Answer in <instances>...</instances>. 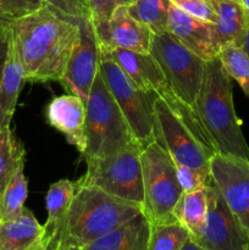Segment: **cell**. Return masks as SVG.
Wrapping results in <instances>:
<instances>
[{
	"label": "cell",
	"mask_w": 249,
	"mask_h": 250,
	"mask_svg": "<svg viewBox=\"0 0 249 250\" xmlns=\"http://www.w3.org/2000/svg\"><path fill=\"white\" fill-rule=\"evenodd\" d=\"M76 188H77L76 182H72L70 180L56 181L49 187L48 193L45 195L48 219L44 225L45 236L43 239L46 250L55 249L59 233H60L68 209L72 204Z\"/></svg>",
	"instance_id": "21"
},
{
	"label": "cell",
	"mask_w": 249,
	"mask_h": 250,
	"mask_svg": "<svg viewBox=\"0 0 249 250\" xmlns=\"http://www.w3.org/2000/svg\"><path fill=\"white\" fill-rule=\"evenodd\" d=\"M100 73L121 109L132 133L142 146L155 141L154 137V102L155 93L142 90L127 77L126 73L109 56L102 53Z\"/></svg>",
	"instance_id": "9"
},
{
	"label": "cell",
	"mask_w": 249,
	"mask_h": 250,
	"mask_svg": "<svg viewBox=\"0 0 249 250\" xmlns=\"http://www.w3.org/2000/svg\"><path fill=\"white\" fill-rule=\"evenodd\" d=\"M208 215L202 233L190 238L205 250H249V236L214 183L207 185Z\"/></svg>",
	"instance_id": "10"
},
{
	"label": "cell",
	"mask_w": 249,
	"mask_h": 250,
	"mask_svg": "<svg viewBox=\"0 0 249 250\" xmlns=\"http://www.w3.org/2000/svg\"><path fill=\"white\" fill-rule=\"evenodd\" d=\"M102 53L114 60L139 89L155 94L168 89L165 77L150 53L111 46H102Z\"/></svg>",
	"instance_id": "13"
},
{
	"label": "cell",
	"mask_w": 249,
	"mask_h": 250,
	"mask_svg": "<svg viewBox=\"0 0 249 250\" xmlns=\"http://www.w3.org/2000/svg\"><path fill=\"white\" fill-rule=\"evenodd\" d=\"M10 24L7 28L0 31V81H1L2 70H4L5 60H6L7 45H9V36H10Z\"/></svg>",
	"instance_id": "33"
},
{
	"label": "cell",
	"mask_w": 249,
	"mask_h": 250,
	"mask_svg": "<svg viewBox=\"0 0 249 250\" xmlns=\"http://www.w3.org/2000/svg\"><path fill=\"white\" fill-rule=\"evenodd\" d=\"M154 33L129 15L127 6H120L112 14L106 43L100 46L122 48L138 53H150Z\"/></svg>",
	"instance_id": "17"
},
{
	"label": "cell",
	"mask_w": 249,
	"mask_h": 250,
	"mask_svg": "<svg viewBox=\"0 0 249 250\" xmlns=\"http://www.w3.org/2000/svg\"><path fill=\"white\" fill-rule=\"evenodd\" d=\"M242 48L246 50L247 55L249 56V27H248V31H247V33H246V38H244V42H243V45H242Z\"/></svg>",
	"instance_id": "36"
},
{
	"label": "cell",
	"mask_w": 249,
	"mask_h": 250,
	"mask_svg": "<svg viewBox=\"0 0 249 250\" xmlns=\"http://www.w3.org/2000/svg\"><path fill=\"white\" fill-rule=\"evenodd\" d=\"M56 250H83L82 248H76V247H68V248H58Z\"/></svg>",
	"instance_id": "39"
},
{
	"label": "cell",
	"mask_w": 249,
	"mask_h": 250,
	"mask_svg": "<svg viewBox=\"0 0 249 250\" xmlns=\"http://www.w3.org/2000/svg\"><path fill=\"white\" fill-rule=\"evenodd\" d=\"M12 21H14V20L9 19V17H6L5 15L0 14V31L7 28V27L12 23Z\"/></svg>",
	"instance_id": "34"
},
{
	"label": "cell",
	"mask_w": 249,
	"mask_h": 250,
	"mask_svg": "<svg viewBox=\"0 0 249 250\" xmlns=\"http://www.w3.org/2000/svg\"><path fill=\"white\" fill-rule=\"evenodd\" d=\"M227 75L234 80L249 97V56L242 46L228 45L217 55Z\"/></svg>",
	"instance_id": "27"
},
{
	"label": "cell",
	"mask_w": 249,
	"mask_h": 250,
	"mask_svg": "<svg viewBox=\"0 0 249 250\" xmlns=\"http://www.w3.org/2000/svg\"><path fill=\"white\" fill-rule=\"evenodd\" d=\"M190 234L178 221L150 224L148 250H182Z\"/></svg>",
	"instance_id": "25"
},
{
	"label": "cell",
	"mask_w": 249,
	"mask_h": 250,
	"mask_svg": "<svg viewBox=\"0 0 249 250\" xmlns=\"http://www.w3.org/2000/svg\"><path fill=\"white\" fill-rule=\"evenodd\" d=\"M76 185L72 204L54 250L68 247L83 248L143 211L139 205L110 195L97 187L77 182Z\"/></svg>",
	"instance_id": "4"
},
{
	"label": "cell",
	"mask_w": 249,
	"mask_h": 250,
	"mask_svg": "<svg viewBox=\"0 0 249 250\" xmlns=\"http://www.w3.org/2000/svg\"><path fill=\"white\" fill-rule=\"evenodd\" d=\"M28 250H46V248H45V246H44L43 242H42L41 244H37L36 247H33V248H31Z\"/></svg>",
	"instance_id": "38"
},
{
	"label": "cell",
	"mask_w": 249,
	"mask_h": 250,
	"mask_svg": "<svg viewBox=\"0 0 249 250\" xmlns=\"http://www.w3.org/2000/svg\"><path fill=\"white\" fill-rule=\"evenodd\" d=\"M150 54L171 92L193 107L202 85L207 61L186 48L168 32L154 34Z\"/></svg>",
	"instance_id": "8"
},
{
	"label": "cell",
	"mask_w": 249,
	"mask_h": 250,
	"mask_svg": "<svg viewBox=\"0 0 249 250\" xmlns=\"http://www.w3.org/2000/svg\"><path fill=\"white\" fill-rule=\"evenodd\" d=\"M24 146L10 127L0 131V200L16 171L24 165Z\"/></svg>",
	"instance_id": "23"
},
{
	"label": "cell",
	"mask_w": 249,
	"mask_h": 250,
	"mask_svg": "<svg viewBox=\"0 0 249 250\" xmlns=\"http://www.w3.org/2000/svg\"><path fill=\"white\" fill-rule=\"evenodd\" d=\"M102 46L89 16L80 22V41L73 49L60 83L71 94L85 103L93 82L100 71Z\"/></svg>",
	"instance_id": "11"
},
{
	"label": "cell",
	"mask_w": 249,
	"mask_h": 250,
	"mask_svg": "<svg viewBox=\"0 0 249 250\" xmlns=\"http://www.w3.org/2000/svg\"><path fill=\"white\" fill-rule=\"evenodd\" d=\"M24 80L23 68L11 38L10 27L6 60L0 81V131L10 127Z\"/></svg>",
	"instance_id": "19"
},
{
	"label": "cell",
	"mask_w": 249,
	"mask_h": 250,
	"mask_svg": "<svg viewBox=\"0 0 249 250\" xmlns=\"http://www.w3.org/2000/svg\"><path fill=\"white\" fill-rule=\"evenodd\" d=\"M44 236L43 225L24 208L16 217L0 222V250H28L41 244Z\"/></svg>",
	"instance_id": "20"
},
{
	"label": "cell",
	"mask_w": 249,
	"mask_h": 250,
	"mask_svg": "<svg viewBox=\"0 0 249 250\" xmlns=\"http://www.w3.org/2000/svg\"><path fill=\"white\" fill-rule=\"evenodd\" d=\"M167 32L203 60L209 61L217 56L212 38V24L186 14L173 4L170 9Z\"/></svg>",
	"instance_id": "15"
},
{
	"label": "cell",
	"mask_w": 249,
	"mask_h": 250,
	"mask_svg": "<svg viewBox=\"0 0 249 250\" xmlns=\"http://www.w3.org/2000/svg\"><path fill=\"white\" fill-rule=\"evenodd\" d=\"M142 149V144L134 141L112 155L84 158L87 170L76 182L93 186L110 195L143 207Z\"/></svg>",
	"instance_id": "7"
},
{
	"label": "cell",
	"mask_w": 249,
	"mask_h": 250,
	"mask_svg": "<svg viewBox=\"0 0 249 250\" xmlns=\"http://www.w3.org/2000/svg\"><path fill=\"white\" fill-rule=\"evenodd\" d=\"M45 4L58 9L54 0H0V14L11 20H17L36 11Z\"/></svg>",
	"instance_id": "29"
},
{
	"label": "cell",
	"mask_w": 249,
	"mask_h": 250,
	"mask_svg": "<svg viewBox=\"0 0 249 250\" xmlns=\"http://www.w3.org/2000/svg\"><path fill=\"white\" fill-rule=\"evenodd\" d=\"M154 117L155 141L167 150L172 160L194 168L208 182H212L210 160L217 151L194 109L166 89L156 94Z\"/></svg>",
	"instance_id": "2"
},
{
	"label": "cell",
	"mask_w": 249,
	"mask_h": 250,
	"mask_svg": "<svg viewBox=\"0 0 249 250\" xmlns=\"http://www.w3.org/2000/svg\"><path fill=\"white\" fill-rule=\"evenodd\" d=\"M182 250H205V249L202 248L200 246H198L194 241H192V239L189 238L187 241V243L185 244V247H183Z\"/></svg>",
	"instance_id": "35"
},
{
	"label": "cell",
	"mask_w": 249,
	"mask_h": 250,
	"mask_svg": "<svg viewBox=\"0 0 249 250\" xmlns=\"http://www.w3.org/2000/svg\"><path fill=\"white\" fill-rule=\"evenodd\" d=\"M84 136V158L112 155L136 141L100 71L85 100Z\"/></svg>",
	"instance_id": "5"
},
{
	"label": "cell",
	"mask_w": 249,
	"mask_h": 250,
	"mask_svg": "<svg viewBox=\"0 0 249 250\" xmlns=\"http://www.w3.org/2000/svg\"><path fill=\"white\" fill-rule=\"evenodd\" d=\"M81 20L45 4L12 21L11 38L26 82H60L80 41Z\"/></svg>",
	"instance_id": "1"
},
{
	"label": "cell",
	"mask_w": 249,
	"mask_h": 250,
	"mask_svg": "<svg viewBox=\"0 0 249 250\" xmlns=\"http://www.w3.org/2000/svg\"><path fill=\"white\" fill-rule=\"evenodd\" d=\"M150 221L143 211L90 242L83 250H148Z\"/></svg>",
	"instance_id": "18"
},
{
	"label": "cell",
	"mask_w": 249,
	"mask_h": 250,
	"mask_svg": "<svg viewBox=\"0 0 249 250\" xmlns=\"http://www.w3.org/2000/svg\"><path fill=\"white\" fill-rule=\"evenodd\" d=\"M171 6V0H133L127 10L134 20L158 34L167 32Z\"/></svg>",
	"instance_id": "24"
},
{
	"label": "cell",
	"mask_w": 249,
	"mask_h": 250,
	"mask_svg": "<svg viewBox=\"0 0 249 250\" xmlns=\"http://www.w3.org/2000/svg\"><path fill=\"white\" fill-rule=\"evenodd\" d=\"M49 125L65 134L81 154L85 150V103L78 95L63 94L51 100L46 107Z\"/></svg>",
	"instance_id": "14"
},
{
	"label": "cell",
	"mask_w": 249,
	"mask_h": 250,
	"mask_svg": "<svg viewBox=\"0 0 249 250\" xmlns=\"http://www.w3.org/2000/svg\"><path fill=\"white\" fill-rule=\"evenodd\" d=\"M84 2L100 45H104L106 43L109 22L114 11L120 6H128L133 0H84Z\"/></svg>",
	"instance_id": "28"
},
{
	"label": "cell",
	"mask_w": 249,
	"mask_h": 250,
	"mask_svg": "<svg viewBox=\"0 0 249 250\" xmlns=\"http://www.w3.org/2000/svg\"><path fill=\"white\" fill-rule=\"evenodd\" d=\"M239 1H241L242 5H243L244 10H246L247 15H248V19H249V0H239Z\"/></svg>",
	"instance_id": "37"
},
{
	"label": "cell",
	"mask_w": 249,
	"mask_h": 250,
	"mask_svg": "<svg viewBox=\"0 0 249 250\" xmlns=\"http://www.w3.org/2000/svg\"><path fill=\"white\" fill-rule=\"evenodd\" d=\"M28 195V182L24 176V165L16 171L1 197L2 220L16 217L24 209V202ZM1 220V221H2Z\"/></svg>",
	"instance_id": "26"
},
{
	"label": "cell",
	"mask_w": 249,
	"mask_h": 250,
	"mask_svg": "<svg viewBox=\"0 0 249 250\" xmlns=\"http://www.w3.org/2000/svg\"><path fill=\"white\" fill-rule=\"evenodd\" d=\"M207 215V186L194 192L182 193L173 209V216L188 229L190 238H197L202 233Z\"/></svg>",
	"instance_id": "22"
},
{
	"label": "cell",
	"mask_w": 249,
	"mask_h": 250,
	"mask_svg": "<svg viewBox=\"0 0 249 250\" xmlns=\"http://www.w3.org/2000/svg\"><path fill=\"white\" fill-rule=\"evenodd\" d=\"M176 173H177V180L182 188L183 193L194 192V190L200 189L209 185L207 180L200 175L194 168L188 167V166L182 165V164H176ZM211 183V182H210Z\"/></svg>",
	"instance_id": "31"
},
{
	"label": "cell",
	"mask_w": 249,
	"mask_h": 250,
	"mask_svg": "<svg viewBox=\"0 0 249 250\" xmlns=\"http://www.w3.org/2000/svg\"><path fill=\"white\" fill-rule=\"evenodd\" d=\"M2 216H1V200H0V222H1Z\"/></svg>",
	"instance_id": "40"
},
{
	"label": "cell",
	"mask_w": 249,
	"mask_h": 250,
	"mask_svg": "<svg viewBox=\"0 0 249 250\" xmlns=\"http://www.w3.org/2000/svg\"><path fill=\"white\" fill-rule=\"evenodd\" d=\"M143 207L142 210L150 224L177 221L173 209L182 195L176 173L175 161L156 141L142 149Z\"/></svg>",
	"instance_id": "6"
},
{
	"label": "cell",
	"mask_w": 249,
	"mask_h": 250,
	"mask_svg": "<svg viewBox=\"0 0 249 250\" xmlns=\"http://www.w3.org/2000/svg\"><path fill=\"white\" fill-rule=\"evenodd\" d=\"M210 176L249 236V161L216 153L210 160Z\"/></svg>",
	"instance_id": "12"
},
{
	"label": "cell",
	"mask_w": 249,
	"mask_h": 250,
	"mask_svg": "<svg viewBox=\"0 0 249 250\" xmlns=\"http://www.w3.org/2000/svg\"><path fill=\"white\" fill-rule=\"evenodd\" d=\"M175 6L193 17L214 23L216 19L212 0H171Z\"/></svg>",
	"instance_id": "30"
},
{
	"label": "cell",
	"mask_w": 249,
	"mask_h": 250,
	"mask_svg": "<svg viewBox=\"0 0 249 250\" xmlns=\"http://www.w3.org/2000/svg\"><path fill=\"white\" fill-rule=\"evenodd\" d=\"M54 1L59 10L71 16H75L77 19L89 16L84 0H54Z\"/></svg>",
	"instance_id": "32"
},
{
	"label": "cell",
	"mask_w": 249,
	"mask_h": 250,
	"mask_svg": "<svg viewBox=\"0 0 249 250\" xmlns=\"http://www.w3.org/2000/svg\"><path fill=\"white\" fill-rule=\"evenodd\" d=\"M216 19L212 24L214 45L220 50L228 45H243L249 19L239 0H212Z\"/></svg>",
	"instance_id": "16"
},
{
	"label": "cell",
	"mask_w": 249,
	"mask_h": 250,
	"mask_svg": "<svg viewBox=\"0 0 249 250\" xmlns=\"http://www.w3.org/2000/svg\"><path fill=\"white\" fill-rule=\"evenodd\" d=\"M193 109L217 153L249 161V146L234 110L231 77L217 56L207 61Z\"/></svg>",
	"instance_id": "3"
}]
</instances>
